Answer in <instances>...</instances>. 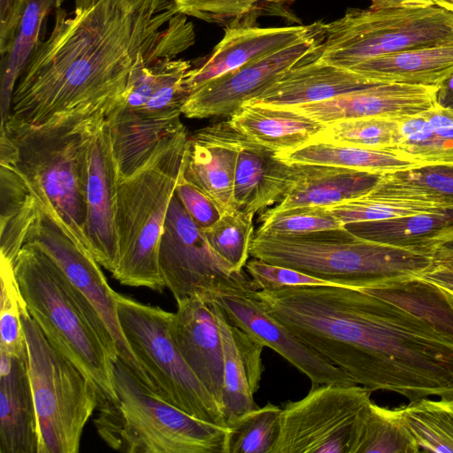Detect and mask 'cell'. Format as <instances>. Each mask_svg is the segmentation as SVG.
<instances>
[{
    "label": "cell",
    "mask_w": 453,
    "mask_h": 453,
    "mask_svg": "<svg viewBox=\"0 0 453 453\" xmlns=\"http://www.w3.org/2000/svg\"><path fill=\"white\" fill-rule=\"evenodd\" d=\"M266 311L302 343L372 392L414 401L453 389V315L407 279L363 288L257 289Z\"/></svg>",
    "instance_id": "1"
},
{
    "label": "cell",
    "mask_w": 453,
    "mask_h": 453,
    "mask_svg": "<svg viewBox=\"0 0 453 453\" xmlns=\"http://www.w3.org/2000/svg\"><path fill=\"white\" fill-rule=\"evenodd\" d=\"M55 12L50 36L15 85L7 119L39 126L77 111L107 115L122 101L139 54L177 13L172 0H74L71 13Z\"/></svg>",
    "instance_id": "2"
},
{
    "label": "cell",
    "mask_w": 453,
    "mask_h": 453,
    "mask_svg": "<svg viewBox=\"0 0 453 453\" xmlns=\"http://www.w3.org/2000/svg\"><path fill=\"white\" fill-rule=\"evenodd\" d=\"M100 110L55 116L39 126L1 124L0 162L46 197L64 229L89 252L86 182L88 140Z\"/></svg>",
    "instance_id": "3"
},
{
    "label": "cell",
    "mask_w": 453,
    "mask_h": 453,
    "mask_svg": "<svg viewBox=\"0 0 453 453\" xmlns=\"http://www.w3.org/2000/svg\"><path fill=\"white\" fill-rule=\"evenodd\" d=\"M13 268L26 308L49 342L95 385L99 403L116 399L119 351L89 301L35 244H23Z\"/></svg>",
    "instance_id": "4"
},
{
    "label": "cell",
    "mask_w": 453,
    "mask_h": 453,
    "mask_svg": "<svg viewBox=\"0 0 453 453\" xmlns=\"http://www.w3.org/2000/svg\"><path fill=\"white\" fill-rule=\"evenodd\" d=\"M188 135L181 126L164 137L149 160L119 177L116 224L119 259L111 274L120 284L165 288L158 265L161 234L180 173Z\"/></svg>",
    "instance_id": "5"
},
{
    "label": "cell",
    "mask_w": 453,
    "mask_h": 453,
    "mask_svg": "<svg viewBox=\"0 0 453 453\" xmlns=\"http://www.w3.org/2000/svg\"><path fill=\"white\" fill-rule=\"evenodd\" d=\"M250 256L355 288L421 276L434 265L431 255L362 239L344 226L301 234H254Z\"/></svg>",
    "instance_id": "6"
},
{
    "label": "cell",
    "mask_w": 453,
    "mask_h": 453,
    "mask_svg": "<svg viewBox=\"0 0 453 453\" xmlns=\"http://www.w3.org/2000/svg\"><path fill=\"white\" fill-rule=\"evenodd\" d=\"M117 398L100 402L94 420L111 449L127 453H226L227 427L185 413L148 390L119 358Z\"/></svg>",
    "instance_id": "7"
},
{
    "label": "cell",
    "mask_w": 453,
    "mask_h": 453,
    "mask_svg": "<svg viewBox=\"0 0 453 453\" xmlns=\"http://www.w3.org/2000/svg\"><path fill=\"white\" fill-rule=\"evenodd\" d=\"M39 442L37 453H77L84 426L99 404L95 385L46 339L22 300Z\"/></svg>",
    "instance_id": "8"
},
{
    "label": "cell",
    "mask_w": 453,
    "mask_h": 453,
    "mask_svg": "<svg viewBox=\"0 0 453 453\" xmlns=\"http://www.w3.org/2000/svg\"><path fill=\"white\" fill-rule=\"evenodd\" d=\"M453 40V13L437 5L347 10L324 33L317 60L349 68L365 60Z\"/></svg>",
    "instance_id": "9"
},
{
    "label": "cell",
    "mask_w": 453,
    "mask_h": 453,
    "mask_svg": "<svg viewBox=\"0 0 453 453\" xmlns=\"http://www.w3.org/2000/svg\"><path fill=\"white\" fill-rule=\"evenodd\" d=\"M114 297L121 330L150 380L152 394L193 418L227 427L221 407L172 339L173 312L117 292Z\"/></svg>",
    "instance_id": "10"
},
{
    "label": "cell",
    "mask_w": 453,
    "mask_h": 453,
    "mask_svg": "<svg viewBox=\"0 0 453 453\" xmlns=\"http://www.w3.org/2000/svg\"><path fill=\"white\" fill-rule=\"evenodd\" d=\"M371 394L357 384L311 386L303 398L281 407L272 453H349L357 419Z\"/></svg>",
    "instance_id": "11"
},
{
    "label": "cell",
    "mask_w": 453,
    "mask_h": 453,
    "mask_svg": "<svg viewBox=\"0 0 453 453\" xmlns=\"http://www.w3.org/2000/svg\"><path fill=\"white\" fill-rule=\"evenodd\" d=\"M35 201V214L27 228L24 243L35 244L46 253L89 301L110 331L119 358L151 391L150 380L123 334L115 291L109 286L100 265L87 249L66 233L55 212L45 203L39 199Z\"/></svg>",
    "instance_id": "12"
},
{
    "label": "cell",
    "mask_w": 453,
    "mask_h": 453,
    "mask_svg": "<svg viewBox=\"0 0 453 453\" xmlns=\"http://www.w3.org/2000/svg\"><path fill=\"white\" fill-rule=\"evenodd\" d=\"M158 265L164 284L177 303L203 297L244 272H236L213 250L175 194L160 238Z\"/></svg>",
    "instance_id": "13"
},
{
    "label": "cell",
    "mask_w": 453,
    "mask_h": 453,
    "mask_svg": "<svg viewBox=\"0 0 453 453\" xmlns=\"http://www.w3.org/2000/svg\"><path fill=\"white\" fill-rule=\"evenodd\" d=\"M257 291V288L249 274L243 272L235 280L219 286L203 298L217 303L232 324L284 357L310 379L311 386L355 384L346 373L302 343L272 316Z\"/></svg>",
    "instance_id": "14"
},
{
    "label": "cell",
    "mask_w": 453,
    "mask_h": 453,
    "mask_svg": "<svg viewBox=\"0 0 453 453\" xmlns=\"http://www.w3.org/2000/svg\"><path fill=\"white\" fill-rule=\"evenodd\" d=\"M324 23L316 22L306 37L262 58L219 76L188 96L181 112L189 119L230 116L261 96L288 71L317 56Z\"/></svg>",
    "instance_id": "15"
},
{
    "label": "cell",
    "mask_w": 453,
    "mask_h": 453,
    "mask_svg": "<svg viewBox=\"0 0 453 453\" xmlns=\"http://www.w3.org/2000/svg\"><path fill=\"white\" fill-rule=\"evenodd\" d=\"M105 116L96 125L88 144L86 232L90 253L112 274L119 259L116 224L119 176Z\"/></svg>",
    "instance_id": "16"
},
{
    "label": "cell",
    "mask_w": 453,
    "mask_h": 453,
    "mask_svg": "<svg viewBox=\"0 0 453 453\" xmlns=\"http://www.w3.org/2000/svg\"><path fill=\"white\" fill-rule=\"evenodd\" d=\"M243 135L229 120L203 127L188 136L182 169L222 212L235 211L234 174Z\"/></svg>",
    "instance_id": "17"
},
{
    "label": "cell",
    "mask_w": 453,
    "mask_h": 453,
    "mask_svg": "<svg viewBox=\"0 0 453 453\" xmlns=\"http://www.w3.org/2000/svg\"><path fill=\"white\" fill-rule=\"evenodd\" d=\"M169 330L187 365L222 409L223 347L211 303L199 296L177 303Z\"/></svg>",
    "instance_id": "18"
},
{
    "label": "cell",
    "mask_w": 453,
    "mask_h": 453,
    "mask_svg": "<svg viewBox=\"0 0 453 453\" xmlns=\"http://www.w3.org/2000/svg\"><path fill=\"white\" fill-rule=\"evenodd\" d=\"M436 88L434 86L374 83L350 94L290 108L325 125L368 117L402 120L433 108L436 104Z\"/></svg>",
    "instance_id": "19"
},
{
    "label": "cell",
    "mask_w": 453,
    "mask_h": 453,
    "mask_svg": "<svg viewBox=\"0 0 453 453\" xmlns=\"http://www.w3.org/2000/svg\"><path fill=\"white\" fill-rule=\"evenodd\" d=\"M315 26L316 23L280 27H226L224 37L212 52L187 73L182 86L188 97L208 81L306 37Z\"/></svg>",
    "instance_id": "20"
},
{
    "label": "cell",
    "mask_w": 453,
    "mask_h": 453,
    "mask_svg": "<svg viewBox=\"0 0 453 453\" xmlns=\"http://www.w3.org/2000/svg\"><path fill=\"white\" fill-rule=\"evenodd\" d=\"M214 310L224 356L222 410L226 422H234L258 406L254 400L264 365L261 354L265 346L232 324L221 308L208 300Z\"/></svg>",
    "instance_id": "21"
},
{
    "label": "cell",
    "mask_w": 453,
    "mask_h": 453,
    "mask_svg": "<svg viewBox=\"0 0 453 453\" xmlns=\"http://www.w3.org/2000/svg\"><path fill=\"white\" fill-rule=\"evenodd\" d=\"M316 57L291 68L265 92L249 103L291 107L323 102L380 83L350 69L319 61Z\"/></svg>",
    "instance_id": "22"
},
{
    "label": "cell",
    "mask_w": 453,
    "mask_h": 453,
    "mask_svg": "<svg viewBox=\"0 0 453 453\" xmlns=\"http://www.w3.org/2000/svg\"><path fill=\"white\" fill-rule=\"evenodd\" d=\"M38 442L27 357L0 351V453H37Z\"/></svg>",
    "instance_id": "23"
},
{
    "label": "cell",
    "mask_w": 453,
    "mask_h": 453,
    "mask_svg": "<svg viewBox=\"0 0 453 453\" xmlns=\"http://www.w3.org/2000/svg\"><path fill=\"white\" fill-rule=\"evenodd\" d=\"M293 181L270 211L329 206L370 193L382 175L340 166L293 163ZM266 210V209H265Z\"/></svg>",
    "instance_id": "24"
},
{
    "label": "cell",
    "mask_w": 453,
    "mask_h": 453,
    "mask_svg": "<svg viewBox=\"0 0 453 453\" xmlns=\"http://www.w3.org/2000/svg\"><path fill=\"white\" fill-rule=\"evenodd\" d=\"M293 181V165L276 152L245 136L239 152L234 182L237 210L256 214L277 203Z\"/></svg>",
    "instance_id": "25"
},
{
    "label": "cell",
    "mask_w": 453,
    "mask_h": 453,
    "mask_svg": "<svg viewBox=\"0 0 453 453\" xmlns=\"http://www.w3.org/2000/svg\"><path fill=\"white\" fill-rule=\"evenodd\" d=\"M229 122L249 140L276 153L311 142L326 125L290 107L247 103L230 115Z\"/></svg>",
    "instance_id": "26"
},
{
    "label": "cell",
    "mask_w": 453,
    "mask_h": 453,
    "mask_svg": "<svg viewBox=\"0 0 453 453\" xmlns=\"http://www.w3.org/2000/svg\"><path fill=\"white\" fill-rule=\"evenodd\" d=\"M348 69L374 82L437 87L453 73V40L370 58Z\"/></svg>",
    "instance_id": "27"
},
{
    "label": "cell",
    "mask_w": 453,
    "mask_h": 453,
    "mask_svg": "<svg viewBox=\"0 0 453 453\" xmlns=\"http://www.w3.org/2000/svg\"><path fill=\"white\" fill-rule=\"evenodd\" d=\"M105 117L119 177L141 168L162 139L183 126L180 116H151L119 105Z\"/></svg>",
    "instance_id": "28"
},
{
    "label": "cell",
    "mask_w": 453,
    "mask_h": 453,
    "mask_svg": "<svg viewBox=\"0 0 453 453\" xmlns=\"http://www.w3.org/2000/svg\"><path fill=\"white\" fill-rule=\"evenodd\" d=\"M344 227L365 240L432 256L434 247L453 233V207L441 211L350 223Z\"/></svg>",
    "instance_id": "29"
},
{
    "label": "cell",
    "mask_w": 453,
    "mask_h": 453,
    "mask_svg": "<svg viewBox=\"0 0 453 453\" xmlns=\"http://www.w3.org/2000/svg\"><path fill=\"white\" fill-rule=\"evenodd\" d=\"M276 157L288 164L334 165L380 175L427 165L390 150L319 142H311L288 152L276 153Z\"/></svg>",
    "instance_id": "30"
},
{
    "label": "cell",
    "mask_w": 453,
    "mask_h": 453,
    "mask_svg": "<svg viewBox=\"0 0 453 453\" xmlns=\"http://www.w3.org/2000/svg\"><path fill=\"white\" fill-rule=\"evenodd\" d=\"M393 409L420 452L453 453V397H423Z\"/></svg>",
    "instance_id": "31"
},
{
    "label": "cell",
    "mask_w": 453,
    "mask_h": 453,
    "mask_svg": "<svg viewBox=\"0 0 453 453\" xmlns=\"http://www.w3.org/2000/svg\"><path fill=\"white\" fill-rule=\"evenodd\" d=\"M65 0H27L11 51L2 58L1 123L11 111L15 85L32 52L39 44L47 16L61 7Z\"/></svg>",
    "instance_id": "32"
},
{
    "label": "cell",
    "mask_w": 453,
    "mask_h": 453,
    "mask_svg": "<svg viewBox=\"0 0 453 453\" xmlns=\"http://www.w3.org/2000/svg\"><path fill=\"white\" fill-rule=\"evenodd\" d=\"M370 194L453 207V163L423 165L382 175Z\"/></svg>",
    "instance_id": "33"
},
{
    "label": "cell",
    "mask_w": 453,
    "mask_h": 453,
    "mask_svg": "<svg viewBox=\"0 0 453 453\" xmlns=\"http://www.w3.org/2000/svg\"><path fill=\"white\" fill-rule=\"evenodd\" d=\"M418 453V445L397 419L394 409L370 401L361 411L349 453Z\"/></svg>",
    "instance_id": "34"
},
{
    "label": "cell",
    "mask_w": 453,
    "mask_h": 453,
    "mask_svg": "<svg viewBox=\"0 0 453 453\" xmlns=\"http://www.w3.org/2000/svg\"><path fill=\"white\" fill-rule=\"evenodd\" d=\"M296 0H172L177 13L227 27L255 26L259 15H278L296 22L288 7Z\"/></svg>",
    "instance_id": "35"
},
{
    "label": "cell",
    "mask_w": 453,
    "mask_h": 453,
    "mask_svg": "<svg viewBox=\"0 0 453 453\" xmlns=\"http://www.w3.org/2000/svg\"><path fill=\"white\" fill-rule=\"evenodd\" d=\"M400 141V120L368 117L327 124L312 142L395 151Z\"/></svg>",
    "instance_id": "36"
},
{
    "label": "cell",
    "mask_w": 453,
    "mask_h": 453,
    "mask_svg": "<svg viewBox=\"0 0 453 453\" xmlns=\"http://www.w3.org/2000/svg\"><path fill=\"white\" fill-rule=\"evenodd\" d=\"M281 410L269 403L228 424L226 453H272L280 434Z\"/></svg>",
    "instance_id": "37"
},
{
    "label": "cell",
    "mask_w": 453,
    "mask_h": 453,
    "mask_svg": "<svg viewBox=\"0 0 453 453\" xmlns=\"http://www.w3.org/2000/svg\"><path fill=\"white\" fill-rule=\"evenodd\" d=\"M342 225L384 220L423 212L441 211L451 206L417 200L373 196L361 197L326 206Z\"/></svg>",
    "instance_id": "38"
},
{
    "label": "cell",
    "mask_w": 453,
    "mask_h": 453,
    "mask_svg": "<svg viewBox=\"0 0 453 453\" xmlns=\"http://www.w3.org/2000/svg\"><path fill=\"white\" fill-rule=\"evenodd\" d=\"M254 215L241 210L224 212L212 226L203 230L213 250L238 273L250 256Z\"/></svg>",
    "instance_id": "39"
},
{
    "label": "cell",
    "mask_w": 453,
    "mask_h": 453,
    "mask_svg": "<svg viewBox=\"0 0 453 453\" xmlns=\"http://www.w3.org/2000/svg\"><path fill=\"white\" fill-rule=\"evenodd\" d=\"M0 351L27 357L20 316L22 298L13 265L3 257H0Z\"/></svg>",
    "instance_id": "40"
},
{
    "label": "cell",
    "mask_w": 453,
    "mask_h": 453,
    "mask_svg": "<svg viewBox=\"0 0 453 453\" xmlns=\"http://www.w3.org/2000/svg\"><path fill=\"white\" fill-rule=\"evenodd\" d=\"M255 234H301L343 226L326 206H299L260 212Z\"/></svg>",
    "instance_id": "41"
},
{
    "label": "cell",
    "mask_w": 453,
    "mask_h": 453,
    "mask_svg": "<svg viewBox=\"0 0 453 453\" xmlns=\"http://www.w3.org/2000/svg\"><path fill=\"white\" fill-rule=\"evenodd\" d=\"M400 133L395 153L427 165L453 163V154L422 113L400 120Z\"/></svg>",
    "instance_id": "42"
},
{
    "label": "cell",
    "mask_w": 453,
    "mask_h": 453,
    "mask_svg": "<svg viewBox=\"0 0 453 453\" xmlns=\"http://www.w3.org/2000/svg\"><path fill=\"white\" fill-rule=\"evenodd\" d=\"M244 268L257 289H276L292 286H334L296 269L255 257L248 260Z\"/></svg>",
    "instance_id": "43"
},
{
    "label": "cell",
    "mask_w": 453,
    "mask_h": 453,
    "mask_svg": "<svg viewBox=\"0 0 453 453\" xmlns=\"http://www.w3.org/2000/svg\"><path fill=\"white\" fill-rule=\"evenodd\" d=\"M174 194L202 230L212 226L223 214L219 205L201 188L185 177L182 165Z\"/></svg>",
    "instance_id": "44"
},
{
    "label": "cell",
    "mask_w": 453,
    "mask_h": 453,
    "mask_svg": "<svg viewBox=\"0 0 453 453\" xmlns=\"http://www.w3.org/2000/svg\"><path fill=\"white\" fill-rule=\"evenodd\" d=\"M27 0H0V53L4 58L13 45Z\"/></svg>",
    "instance_id": "45"
},
{
    "label": "cell",
    "mask_w": 453,
    "mask_h": 453,
    "mask_svg": "<svg viewBox=\"0 0 453 453\" xmlns=\"http://www.w3.org/2000/svg\"><path fill=\"white\" fill-rule=\"evenodd\" d=\"M422 114L435 134L442 140L453 154V111L435 104Z\"/></svg>",
    "instance_id": "46"
},
{
    "label": "cell",
    "mask_w": 453,
    "mask_h": 453,
    "mask_svg": "<svg viewBox=\"0 0 453 453\" xmlns=\"http://www.w3.org/2000/svg\"><path fill=\"white\" fill-rule=\"evenodd\" d=\"M434 265L453 270V233L445 236L433 250Z\"/></svg>",
    "instance_id": "47"
},
{
    "label": "cell",
    "mask_w": 453,
    "mask_h": 453,
    "mask_svg": "<svg viewBox=\"0 0 453 453\" xmlns=\"http://www.w3.org/2000/svg\"><path fill=\"white\" fill-rule=\"evenodd\" d=\"M421 277L448 289L453 294L452 269L434 264Z\"/></svg>",
    "instance_id": "48"
},
{
    "label": "cell",
    "mask_w": 453,
    "mask_h": 453,
    "mask_svg": "<svg viewBox=\"0 0 453 453\" xmlns=\"http://www.w3.org/2000/svg\"><path fill=\"white\" fill-rule=\"evenodd\" d=\"M371 9L415 8L435 5L434 0H370Z\"/></svg>",
    "instance_id": "49"
},
{
    "label": "cell",
    "mask_w": 453,
    "mask_h": 453,
    "mask_svg": "<svg viewBox=\"0 0 453 453\" xmlns=\"http://www.w3.org/2000/svg\"><path fill=\"white\" fill-rule=\"evenodd\" d=\"M435 103L442 108L453 111V73L437 86Z\"/></svg>",
    "instance_id": "50"
},
{
    "label": "cell",
    "mask_w": 453,
    "mask_h": 453,
    "mask_svg": "<svg viewBox=\"0 0 453 453\" xmlns=\"http://www.w3.org/2000/svg\"><path fill=\"white\" fill-rule=\"evenodd\" d=\"M435 5L453 13V0H434Z\"/></svg>",
    "instance_id": "51"
}]
</instances>
